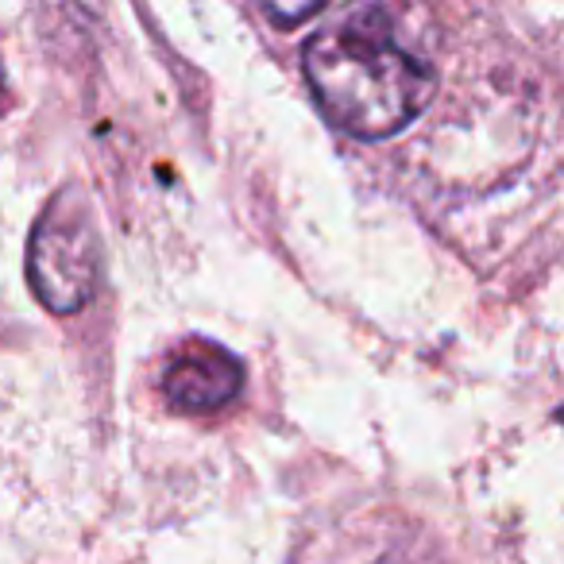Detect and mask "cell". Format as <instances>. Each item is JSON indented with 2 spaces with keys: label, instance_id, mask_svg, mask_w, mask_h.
Returning <instances> with one entry per match:
<instances>
[{
  "label": "cell",
  "instance_id": "6da1fadb",
  "mask_svg": "<svg viewBox=\"0 0 564 564\" xmlns=\"http://www.w3.org/2000/svg\"><path fill=\"white\" fill-rule=\"evenodd\" d=\"M302 70L322 112L356 140H387L422 117L433 70L402 43L391 12L376 4L340 12L302 47Z\"/></svg>",
  "mask_w": 564,
  "mask_h": 564
},
{
  "label": "cell",
  "instance_id": "7a4b0ae2",
  "mask_svg": "<svg viewBox=\"0 0 564 564\" xmlns=\"http://www.w3.org/2000/svg\"><path fill=\"white\" fill-rule=\"evenodd\" d=\"M28 279L51 314H74L97 294L101 279V228L78 186L51 197L28 243Z\"/></svg>",
  "mask_w": 564,
  "mask_h": 564
},
{
  "label": "cell",
  "instance_id": "3957f363",
  "mask_svg": "<svg viewBox=\"0 0 564 564\" xmlns=\"http://www.w3.org/2000/svg\"><path fill=\"white\" fill-rule=\"evenodd\" d=\"M243 387V364L213 340H186L163 368V394L178 414H213Z\"/></svg>",
  "mask_w": 564,
  "mask_h": 564
},
{
  "label": "cell",
  "instance_id": "277c9868",
  "mask_svg": "<svg viewBox=\"0 0 564 564\" xmlns=\"http://www.w3.org/2000/svg\"><path fill=\"white\" fill-rule=\"evenodd\" d=\"M317 9H322V4H299V9H286V4H263V12H267V17H271L279 28H294V24H302V20L317 17Z\"/></svg>",
  "mask_w": 564,
  "mask_h": 564
},
{
  "label": "cell",
  "instance_id": "5b68a950",
  "mask_svg": "<svg viewBox=\"0 0 564 564\" xmlns=\"http://www.w3.org/2000/svg\"><path fill=\"white\" fill-rule=\"evenodd\" d=\"M9 109V86H4V74H0V112Z\"/></svg>",
  "mask_w": 564,
  "mask_h": 564
}]
</instances>
